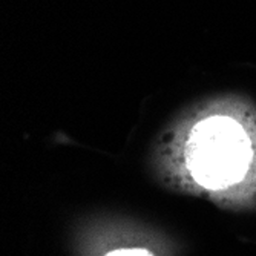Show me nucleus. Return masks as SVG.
<instances>
[{"label":"nucleus","mask_w":256,"mask_h":256,"mask_svg":"<svg viewBox=\"0 0 256 256\" xmlns=\"http://www.w3.org/2000/svg\"><path fill=\"white\" fill-rule=\"evenodd\" d=\"M186 152L194 178L215 190L241 182L254 158L253 142L242 124L226 115L198 123Z\"/></svg>","instance_id":"f257e3e1"},{"label":"nucleus","mask_w":256,"mask_h":256,"mask_svg":"<svg viewBox=\"0 0 256 256\" xmlns=\"http://www.w3.org/2000/svg\"><path fill=\"white\" fill-rule=\"evenodd\" d=\"M106 256H152V253L144 248H122V250H114Z\"/></svg>","instance_id":"f03ea898"}]
</instances>
